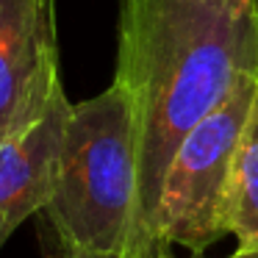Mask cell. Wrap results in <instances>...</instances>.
<instances>
[{"label":"cell","instance_id":"obj_2","mask_svg":"<svg viewBox=\"0 0 258 258\" xmlns=\"http://www.w3.org/2000/svg\"><path fill=\"white\" fill-rule=\"evenodd\" d=\"M45 219L73 247L108 255H172L142 208L136 117L117 81L70 106Z\"/></svg>","mask_w":258,"mask_h":258},{"label":"cell","instance_id":"obj_5","mask_svg":"<svg viewBox=\"0 0 258 258\" xmlns=\"http://www.w3.org/2000/svg\"><path fill=\"white\" fill-rule=\"evenodd\" d=\"M70 106L58 89L34 128L0 142V250L31 214L45 211L50 203Z\"/></svg>","mask_w":258,"mask_h":258},{"label":"cell","instance_id":"obj_6","mask_svg":"<svg viewBox=\"0 0 258 258\" xmlns=\"http://www.w3.org/2000/svg\"><path fill=\"white\" fill-rule=\"evenodd\" d=\"M228 233L236 236V247H258V89L233 158Z\"/></svg>","mask_w":258,"mask_h":258},{"label":"cell","instance_id":"obj_4","mask_svg":"<svg viewBox=\"0 0 258 258\" xmlns=\"http://www.w3.org/2000/svg\"><path fill=\"white\" fill-rule=\"evenodd\" d=\"M58 89L53 0H0V142L34 128Z\"/></svg>","mask_w":258,"mask_h":258},{"label":"cell","instance_id":"obj_1","mask_svg":"<svg viewBox=\"0 0 258 258\" xmlns=\"http://www.w3.org/2000/svg\"><path fill=\"white\" fill-rule=\"evenodd\" d=\"M250 73L258 75V0H122L114 81L134 106L150 225L178 145Z\"/></svg>","mask_w":258,"mask_h":258},{"label":"cell","instance_id":"obj_3","mask_svg":"<svg viewBox=\"0 0 258 258\" xmlns=\"http://www.w3.org/2000/svg\"><path fill=\"white\" fill-rule=\"evenodd\" d=\"M258 75H244L219 108L195 125L169 161L156 206V233L169 247L206 252L228 233L233 158L250 117Z\"/></svg>","mask_w":258,"mask_h":258},{"label":"cell","instance_id":"obj_7","mask_svg":"<svg viewBox=\"0 0 258 258\" xmlns=\"http://www.w3.org/2000/svg\"><path fill=\"white\" fill-rule=\"evenodd\" d=\"M42 239H45V252H42V258H145V255H108V252H95V250H84V247H73L64 239H58L50 225L45 228ZM167 258H172V255H167Z\"/></svg>","mask_w":258,"mask_h":258},{"label":"cell","instance_id":"obj_8","mask_svg":"<svg viewBox=\"0 0 258 258\" xmlns=\"http://www.w3.org/2000/svg\"><path fill=\"white\" fill-rule=\"evenodd\" d=\"M189 258H206V255H203V252H191ZM225 258H258V247H236V250Z\"/></svg>","mask_w":258,"mask_h":258}]
</instances>
